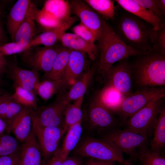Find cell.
Returning <instances> with one entry per match:
<instances>
[{"mask_svg":"<svg viewBox=\"0 0 165 165\" xmlns=\"http://www.w3.org/2000/svg\"><path fill=\"white\" fill-rule=\"evenodd\" d=\"M3 1H2L1 0H0V13L3 12V3H2Z\"/></svg>","mask_w":165,"mask_h":165,"instance_id":"51","label":"cell"},{"mask_svg":"<svg viewBox=\"0 0 165 165\" xmlns=\"http://www.w3.org/2000/svg\"><path fill=\"white\" fill-rule=\"evenodd\" d=\"M8 62L4 57L0 55V77L6 73Z\"/></svg>","mask_w":165,"mask_h":165,"instance_id":"46","label":"cell"},{"mask_svg":"<svg viewBox=\"0 0 165 165\" xmlns=\"http://www.w3.org/2000/svg\"><path fill=\"white\" fill-rule=\"evenodd\" d=\"M6 126L5 122L0 118V134L3 133L6 130Z\"/></svg>","mask_w":165,"mask_h":165,"instance_id":"48","label":"cell"},{"mask_svg":"<svg viewBox=\"0 0 165 165\" xmlns=\"http://www.w3.org/2000/svg\"><path fill=\"white\" fill-rule=\"evenodd\" d=\"M59 49L53 46L37 47L33 49L31 47L22 53L21 58L32 69L46 74L51 70Z\"/></svg>","mask_w":165,"mask_h":165,"instance_id":"10","label":"cell"},{"mask_svg":"<svg viewBox=\"0 0 165 165\" xmlns=\"http://www.w3.org/2000/svg\"><path fill=\"white\" fill-rule=\"evenodd\" d=\"M31 47L29 46H22L15 42L0 44V55L4 57L17 53H21Z\"/></svg>","mask_w":165,"mask_h":165,"instance_id":"38","label":"cell"},{"mask_svg":"<svg viewBox=\"0 0 165 165\" xmlns=\"http://www.w3.org/2000/svg\"><path fill=\"white\" fill-rule=\"evenodd\" d=\"M71 50L63 46L60 47L51 70L41 77L43 80H57L63 78L67 67Z\"/></svg>","mask_w":165,"mask_h":165,"instance_id":"26","label":"cell"},{"mask_svg":"<svg viewBox=\"0 0 165 165\" xmlns=\"http://www.w3.org/2000/svg\"><path fill=\"white\" fill-rule=\"evenodd\" d=\"M62 165H82V163L77 157H68L64 160Z\"/></svg>","mask_w":165,"mask_h":165,"instance_id":"45","label":"cell"},{"mask_svg":"<svg viewBox=\"0 0 165 165\" xmlns=\"http://www.w3.org/2000/svg\"><path fill=\"white\" fill-rule=\"evenodd\" d=\"M78 155L123 164L125 160L123 153L110 143L103 139L88 138L75 149Z\"/></svg>","mask_w":165,"mask_h":165,"instance_id":"7","label":"cell"},{"mask_svg":"<svg viewBox=\"0 0 165 165\" xmlns=\"http://www.w3.org/2000/svg\"><path fill=\"white\" fill-rule=\"evenodd\" d=\"M63 47L70 50L86 53L91 60L94 61L97 53L94 43L86 41L74 33L65 32L60 41Z\"/></svg>","mask_w":165,"mask_h":165,"instance_id":"22","label":"cell"},{"mask_svg":"<svg viewBox=\"0 0 165 165\" xmlns=\"http://www.w3.org/2000/svg\"><path fill=\"white\" fill-rule=\"evenodd\" d=\"M102 139L110 143L122 153L129 156L131 159L137 160V150L142 145L148 144V136L126 129H113L105 131Z\"/></svg>","mask_w":165,"mask_h":165,"instance_id":"6","label":"cell"},{"mask_svg":"<svg viewBox=\"0 0 165 165\" xmlns=\"http://www.w3.org/2000/svg\"><path fill=\"white\" fill-rule=\"evenodd\" d=\"M129 58L117 62L102 75L106 84L112 86L126 97L133 93Z\"/></svg>","mask_w":165,"mask_h":165,"instance_id":"9","label":"cell"},{"mask_svg":"<svg viewBox=\"0 0 165 165\" xmlns=\"http://www.w3.org/2000/svg\"><path fill=\"white\" fill-rule=\"evenodd\" d=\"M20 158V151L0 156V165H19Z\"/></svg>","mask_w":165,"mask_h":165,"instance_id":"41","label":"cell"},{"mask_svg":"<svg viewBox=\"0 0 165 165\" xmlns=\"http://www.w3.org/2000/svg\"><path fill=\"white\" fill-rule=\"evenodd\" d=\"M13 99L23 106L35 110L38 107L37 95L32 91L19 86L14 87Z\"/></svg>","mask_w":165,"mask_h":165,"instance_id":"33","label":"cell"},{"mask_svg":"<svg viewBox=\"0 0 165 165\" xmlns=\"http://www.w3.org/2000/svg\"><path fill=\"white\" fill-rule=\"evenodd\" d=\"M19 165H46L32 128L28 136L22 143Z\"/></svg>","mask_w":165,"mask_h":165,"instance_id":"15","label":"cell"},{"mask_svg":"<svg viewBox=\"0 0 165 165\" xmlns=\"http://www.w3.org/2000/svg\"><path fill=\"white\" fill-rule=\"evenodd\" d=\"M21 148V146L16 139L4 133L0 134V156L19 152Z\"/></svg>","mask_w":165,"mask_h":165,"instance_id":"34","label":"cell"},{"mask_svg":"<svg viewBox=\"0 0 165 165\" xmlns=\"http://www.w3.org/2000/svg\"><path fill=\"white\" fill-rule=\"evenodd\" d=\"M97 41L100 54L97 69L102 75L118 61L145 53L126 44L105 20L103 31Z\"/></svg>","mask_w":165,"mask_h":165,"instance_id":"3","label":"cell"},{"mask_svg":"<svg viewBox=\"0 0 165 165\" xmlns=\"http://www.w3.org/2000/svg\"><path fill=\"white\" fill-rule=\"evenodd\" d=\"M68 103L60 96H58L52 103L46 106L38 107L34 111L42 125L63 128L64 113Z\"/></svg>","mask_w":165,"mask_h":165,"instance_id":"13","label":"cell"},{"mask_svg":"<svg viewBox=\"0 0 165 165\" xmlns=\"http://www.w3.org/2000/svg\"><path fill=\"white\" fill-rule=\"evenodd\" d=\"M42 10L62 24L67 22L71 17V6L68 0L46 1Z\"/></svg>","mask_w":165,"mask_h":165,"instance_id":"24","label":"cell"},{"mask_svg":"<svg viewBox=\"0 0 165 165\" xmlns=\"http://www.w3.org/2000/svg\"><path fill=\"white\" fill-rule=\"evenodd\" d=\"M65 159L61 154L59 148L54 155L50 159L46 165H62Z\"/></svg>","mask_w":165,"mask_h":165,"instance_id":"43","label":"cell"},{"mask_svg":"<svg viewBox=\"0 0 165 165\" xmlns=\"http://www.w3.org/2000/svg\"><path fill=\"white\" fill-rule=\"evenodd\" d=\"M31 108L24 107L12 120L6 124V130L12 132L16 139L23 143L27 138L32 128Z\"/></svg>","mask_w":165,"mask_h":165,"instance_id":"16","label":"cell"},{"mask_svg":"<svg viewBox=\"0 0 165 165\" xmlns=\"http://www.w3.org/2000/svg\"><path fill=\"white\" fill-rule=\"evenodd\" d=\"M6 73L12 80L14 87H21L36 95L35 87L40 81L38 72L21 68L16 62H8Z\"/></svg>","mask_w":165,"mask_h":165,"instance_id":"14","label":"cell"},{"mask_svg":"<svg viewBox=\"0 0 165 165\" xmlns=\"http://www.w3.org/2000/svg\"><path fill=\"white\" fill-rule=\"evenodd\" d=\"M0 77H0V86L1 85V84L2 83V81Z\"/></svg>","mask_w":165,"mask_h":165,"instance_id":"52","label":"cell"},{"mask_svg":"<svg viewBox=\"0 0 165 165\" xmlns=\"http://www.w3.org/2000/svg\"><path fill=\"white\" fill-rule=\"evenodd\" d=\"M32 4L30 0H18L8 14L7 27L12 42L16 31L24 20Z\"/></svg>","mask_w":165,"mask_h":165,"instance_id":"19","label":"cell"},{"mask_svg":"<svg viewBox=\"0 0 165 165\" xmlns=\"http://www.w3.org/2000/svg\"><path fill=\"white\" fill-rule=\"evenodd\" d=\"M3 12L0 13V44L7 42V38L3 29V24L1 19L3 13Z\"/></svg>","mask_w":165,"mask_h":165,"instance_id":"47","label":"cell"},{"mask_svg":"<svg viewBox=\"0 0 165 165\" xmlns=\"http://www.w3.org/2000/svg\"><path fill=\"white\" fill-rule=\"evenodd\" d=\"M69 85L64 79L54 80H46L40 81L35 87V93L43 100L46 101L54 95L63 93Z\"/></svg>","mask_w":165,"mask_h":165,"instance_id":"25","label":"cell"},{"mask_svg":"<svg viewBox=\"0 0 165 165\" xmlns=\"http://www.w3.org/2000/svg\"><path fill=\"white\" fill-rule=\"evenodd\" d=\"M83 97L75 101L72 104L68 103L64 113L63 129L64 133L72 126L82 121L83 113L81 106Z\"/></svg>","mask_w":165,"mask_h":165,"instance_id":"29","label":"cell"},{"mask_svg":"<svg viewBox=\"0 0 165 165\" xmlns=\"http://www.w3.org/2000/svg\"><path fill=\"white\" fill-rule=\"evenodd\" d=\"M85 165H117L116 162L112 161H105L90 158Z\"/></svg>","mask_w":165,"mask_h":165,"instance_id":"44","label":"cell"},{"mask_svg":"<svg viewBox=\"0 0 165 165\" xmlns=\"http://www.w3.org/2000/svg\"><path fill=\"white\" fill-rule=\"evenodd\" d=\"M116 8V16L112 26L114 31L126 44L131 47L147 53L152 50V35L153 27L145 21L124 10Z\"/></svg>","mask_w":165,"mask_h":165,"instance_id":"1","label":"cell"},{"mask_svg":"<svg viewBox=\"0 0 165 165\" xmlns=\"http://www.w3.org/2000/svg\"><path fill=\"white\" fill-rule=\"evenodd\" d=\"M148 144H144L137 150V160L141 165H165V157L152 151Z\"/></svg>","mask_w":165,"mask_h":165,"instance_id":"32","label":"cell"},{"mask_svg":"<svg viewBox=\"0 0 165 165\" xmlns=\"http://www.w3.org/2000/svg\"><path fill=\"white\" fill-rule=\"evenodd\" d=\"M69 2L71 13L80 19L82 23L91 30L97 40L103 31L105 20L84 0H72Z\"/></svg>","mask_w":165,"mask_h":165,"instance_id":"12","label":"cell"},{"mask_svg":"<svg viewBox=\"0 0 165 165\" xmlns=\"http://www.w3.org/2000/svg\"><path fill=\"white\" fill-rule=\"evenodd\" d=\"M133 87L136 90L165 86V55L152 50L132 57Z\"/></svg>","mask_w":165,"mask_h":165,"instance_id":"2","label":"cell"},{"mask_svg":"<svg viewBox=\"0 0 165 165\" xmlns=\"http://www.w3.org/2000/svg\"><path fill=\"white\" fill-rule=\"evenodd\" d=\"M86 55L84 52L71 50L67 67L62 79L69 86L73 85L86 71Z\"/></svg>","mask_w":165,"mask_h":165,"instance_id":"17","label":"cell"},{"mask_svg":"<svg viewBox=\"0 0 165 165\" xmlns=\"http://www.w3.org/2000/svg\"><path fill=\"white\" fill-rule=\"evenodd\" d=\"M34 7L33 4L14 35L13 42L22 46H30V43L35 37V26L34 15Z\"/></svg>","mask_w":165,"mask_h":165,"instance_id":"23","label":"cell"},{"mask_svg":"<svg viewBox=\"0 0 165 165\" xmlns=\"http://www.w3.org/2000/svg\"><path fill=\"white\" fill-rule=\"evenodd\" d=\"M34 15L35 20H36L43 28L46 31L59 27L64 24L42 10L36 9L34 7Z\"/></svg>","mask_w":165,"mask_h":165,"instance_id":"36","label":"cell"},{"mask_svg":"<svg viewBox=\"0 0 165 165\" xmlns=\"http://www.w3.org/2000/svg\"><path fill=\"white\" fill-rule=\"evenodd\" d=\"M88 117L92 126L99 131L120 129L123 126L117 117L96 97L90 105Z\"/></svg>","mask_w":165,"mask_h":165,"instance_id":"11","label":"cell"},{"mask_svg":"<svg viewBox=\"0 0 165 165\" xmlns=\"http://www.w3.org/2000/svg\"><path fill=\"white\" fill-rule=\"evenodd\" d=\"M91 8L105 20L113 21L116 16L115 0H85Z\"/></svg>","mask_w":165,"mask_h":165,"instance_id":"31","label":"cell"},{"mask_svg":"<svg viewBox=\"0 0 165 165\" xmlns=\"http://www.w3.org/2000/svg\"><path fill=\"white\" fill-rule=\"evenodd\" d=\"M2 95H0V101L1 100V99H2Z\"/></svg>","mask_w":165,"mask_h":165,"instance_id":"53","label":"cell"},{"mask_svg":"<svg viewBox=\"0 0 165 165\" xmlns=\"http://www.w3.org/2000/svg\"><path fill=\"white\" fill-rule=\"evenodd\" d=\"M12 95L10 93L4 94L0 101V118L3 120L7 112L9 101L12 97Z\"/></svg>","mask_w":165,"mask_h":165,"instance_id":"42","label":"cell"},{"mask_svg":"<svg viewBox=\"0 0 165 165\" xmlns=\"http://www.w3.org/2000/svg\"><path fill=\"white\" fill-rule=\"evenodd\" d=\"M121 165H134L132 162L130 160H125L123 164H120Z\"/></svg>","mask_w":165,"mask_h":165,"instance_id":"49","label":"cell"},{"mask_svg":"<svg viewBox=\"0 0 165 165\" xmlns=\"http://www.w3.org/2000/svg\"><path fill=\"white\" fill-rule=\"evenodd\" d=\"M81 121L71 126L68 130L60 151L63 156L66 158L70 152L77 144L82 132Z\"/></svg>","mask_w":165,"mask_h":165,"instance_id":"30","label":"cell"},{"mask_svg":"<svg viewBox=\"0 0 165 165\" xmlns=\"http://www.w3.org/2000/svg\"><path fill=\"white\" fill-rule=\"evenodd\" d=\"M98 67V64L86 70L68 92L59 96L67 103L83 97L92 81Z\"/></svg>","mask_w":165,"mask_h":165,"instance_id":"21","label":"cell"},{"mask_svg":"<svg viewBox=\"0 0 165 165\" xmlns=\"http://www.w3.org/2000/svg\"><path fill=\"white\" fill-rule=\"evenodd\" d=\"M153 137L151 139L150 149L160 155L165 147V107L160 112L154 127Z\"/></svg>","mask_w":165,"mask_h":165,"instance_id":"27","label":"cell"},{"mask_svg":"<svg viewBox=\"0 0 165 165\" xmlns=\"http://www.w3.org/2000/svg\"><path fill=\"white\" fill-rule=\"evenodd\" d=\"M31 115L32 128L40 148L43 160L46 164L59 148L61 140L65 133L62 127L42 125L32 109Z\"/></svg>","mask_w":165,"mask_h":165,"instance_id":"8","label":"cell"},{"mask_svg":"<svg viewBox=\"0 0 165 165\" xmlns=\"http://www.w3.org/2000/svg\"><path fill=\"white\" fill-rule=\"evenodd\" d=\"M78 19L76 16H71L68 21L61 26L45 31L35 37L30 43V47L39 45L46 47L53 46L60 41L63 35Z\"/></svg>","mask_w":165,"mask_h":165,"instance_id":"20","label":"cell"},{"mask_svg":"<svg viewBox=\"0 0 165 165\" xmlns=\"http://www.w3.org/2000/svg\"><path fill=\"white\" fill-rule=\"evenodd\" d=\"M73 31L74 34L87 41L94 43L96 40L95 36L91 30L81 22L73 28Z\"/></svg>","mask_w":165,"mask_h":165,"instance_id":"40","label":"cell"},{"mask_svg":"<svg viewBox=\"0 0 165 165\" xmlns=\"http://www.w3.org/2000/svg\"><path fill=\"white\" fill-rule=\"evenodd\" d=\"M151 38L152 50L165 55V25L158 30H154Z\"/></svg>","mask_w":165,"mask_h":165,"instance_id":"37","label":"cell"},{"mask_svg":"<svg viewBox=\"0 0 165 165\" xmlns=\"http://www.w3.org/2000/svg\"><path fill=\"white\" fill-rule=\"evenodd\" d=\"M96 97L113 112L126 97L112 86L106 84Z\"/></svg>","mask_w":165,"mask_h":165,"instance_id":"28","label":"cell"},{"mask_svg":"<svg viewBox=\"0 0 165 165\" xmlns=\"http://www.w3.org/2000/svg\"><path fill=\"white\" fill-rule=\"evenodd\" d=\"M165 97V86L138 89L126 97L113 112L123 126L129 118L154 99Z\"/></svg>","mask_w":165,"mask_h":165,"instance_id":"4","label":"cell"},{"mask_svg":"<svg viewBox=\"0 0 165 165\" xmlns=\"http://www.w3.org/2000/svg\"><path fill=\"white\" fill-rule=\"evenodd\" d=\"M138 4L150 11L164 22L165 0H134Z\"/></svg>","mask_w":165,"mask_h":165,"instance_id":"35","label":"cell"},{"mask_svg":"<svg viewBox=\"0 0 165 165\" xmlns=\"http://www.w3.org/2000/svg\"><path fill=\"white\" fill-rule=\"evenodd\" d=\"M115 1L124 10L150 24L155 30H158L165 25V23L157 16L134 0H116Z\"/></svg>","mask_w":165,"mask_h":165,"instance_id":"18","label":"cell"},{"mask_svg":"<svg viewBox=\"0 0 165 165\" xmlns=\"http://www.w3.org/2000/svg\"><path fill=\"white\" fill-rule=\"evenodd\" d=\"M9 93L6 91L0 88V95H2Z\"/></svg>","mask_w":165,"mask_h":165,"instance_id":"50","label":"cell"},{"mask_svg":"<svg viewBox=\"0 0 165 165\" xmlns=\"http://www.w3.org/2000/svg\"><path fill=\"white\" fill-rule=\"evenodd\" d=\"M165 98H155L130 117L124 129L146 135L149 138L153 133L158 116L164 106Z\"/></svg>","mask_w":165,"mask_h":165,"instance_id":"5","label":"cell"},{"mask_svg":"<svg viewBox=\"0 0 165 165\" xmlns=\"http://www.w3.org/2000/svg\"><path fill=\"white\" fill-rule=\"evenodd\" d=\"M24 107L15 101L12 97L9 101L7 112L3 120L6 124L15 118Z\"/></svg>","mask_w":165,"mask_h":165,"instance_id":"39","label":"cell"}]
</instances>
